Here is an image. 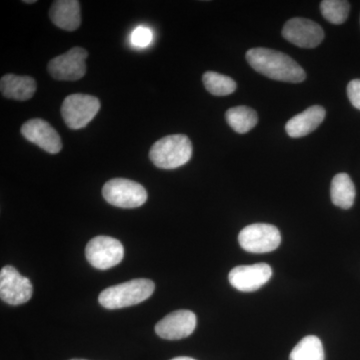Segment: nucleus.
<instances>
[{"mask_svg": "<svg viewBox=\"0 0 360 360\" xmlns=\"http://www.w3.org/2000/svg\"><path fill=\"white\" fill-rule=\"evenodd\" d=\"M246 59L253 70L271 79L300 84L307 78L302 66L283 52L258 47L250 49Z\"/></svg>", "mask_w": 360, "mask_h": 360, "instance_id": "obj_1", "label": "nucleus"}, {"mask_svg": "<svg viewBox=\"0 0 360 360\" xmlns=\"http://www.w3.org/2000/svg\"><path fill=\"white\" fill-rule=\"evenodd\" d=\"M155 284L150 279H132L127 283L110 286L101 291L98 302L104 309H124L148 300L155 292Z\"/></svg>", "mask_w": 360, "mask_h": 360, "instance_id": "obj_2", "label": "nucleus"}, {"mask_svg": "<svg viewBox=\"0 0 360 360\" xmlns=\"http://www.w3.org/2000/svg\"><path fill=\"white\" fill-rule=\"evenodd\" d=\"M193 144L184 134H172L163 137L153 144L149 158L155 167L162 169H174L191 160Z\"/></svg>", "mask_w": 360, "mask_h": 360, "instance_id": "obj_3", "label": "nucleus"}, {"mask_svg": "<svg viewBox=\"0 0 360 360\" xmlns=\"http://www.w3.org/2000/svg\"><path fill=\"white\" fill-rule=\"evenodd\" d=\"M101 110V101L89 94L68 96L61 106L63 120L71 129H84Z\"/></svg>", "mask_w": 360, "mask_h": 360, "instance_id": "obj_4", "label": "nucleus"}, {"mask_svg": "<svg viewBox=\"0 0 360 360\" xmlns=\"http://www.w3.org/2000/svg\"><path fill=\"white\" fill-rule=\"evenodd\" d=\"M104 200L111 205L122 208H136L148 200V193L141 184L134 180L113 179L103 188Z\"/></svg>", "mask_w": 360, "mask_h": 360, "instance_id": "obj_5", "label": "nucleus"}, {"mask_svg": "<svg viewBox=\"0 0 360 360\" xmlns=\"http://www.w3.org/2000/svg\"><path fill=\"white\" fill-rule=\"evenodd\" d=\"M85 257L96 269H110L122 262L124 248L118 239L99 236L87 243Z\"/></svg>", "mask_w": 360, "mask_h": 360, "instance_id": "obj_6", "label": "nucleus"}, {"mask_svg": "<svg viewBox=\"0 0 360 360\" xmlns=\"http://www.w3.org/2000/svg\"><path fill=\"white\" fill-rule=\"evenodd\" d=\"M239 245L250 253H267L276 250L281 243V232L274 225H248L238 236Z\"/></svg>", "mask_w": 360, "mask_h": 360, "instance_id": "obj_7", "label": "nucleus"}, {"mask_svg": "<svg viewBox=\"0 0 360 360\" xmlns=\"http://www.w3.org/2000/svg\"><path fill=\"white\" fill-rule=\"evenodd\" d=\"M89 52L82 47H73L70 51L52 58L49 63V72L54 79L75 82L86 73Z\"/></svg>", "mask_w": 360, "mask_h": 360, "instance_id": "obj_8", "label": "nucleus"}, {"mask_svg": "<svg viewBox=\"0 0 360 360\" xmlns=\"http://www.w3.org/2000/svg\"><path fill=\"white\" fill-rule=\"evenodd\" d=\"M32 284L13 266H4L0 271V297L11 305H20L30 300Z\"/></svg>", "mask_w": 360, "mask_h": 360, "instance_id": "obj_9", "label": "nucleus"}, {"mask_svg": "<svg viewBox=\"0 0 360 360\" xmlns=\"http://www.w3.org/2000/svg\"><path fill=\"white\" fill-rule=\"evenodd\" d=\"M283 37L302 49H314L321 44L324 32L321 25L307 18L290 20L283 26Z\"/></svg>", "mask_w": 360, "mask_h": 360, "instance_id": "obj_10", "label": "nucleus"}, {"mask_svg": "<svg viewBox=\"0 0 360 360\" xmlns=\"http://www.w3.org/2000/svg\"><path fill=\"white\" fill-rule=\"evenodd\" d=\"M196 315L191 310H176L163 317L155 326L156 335L163 340H179L195 330Z\"/></svg>", "mask_w": 360, "mask_h": 360, "instance_id": "obj_11", "label": "nucleus"}, {"mask_svg": "<svg viewBox=\"0 0 360 360\" xmlns=\"http://www.w3.org/2000/svg\"><path fill=\"white\" fill-rule=\"evenodd\" d=\"M271 276L272 269L269 264L241 265L229 272V281L236 290L253 292L269 283Z\"/></svg>", "mask_w": 360, "mask_h": 360, "instance_id": "obj_12", "label": "nucleus"}, {"mask_svg": "<svg viewBox=\"0 0 360 360\" xmlns=\"http://www.w3.org/2000/svg\"><path fill=\"white\" fill-rule=\"evenodd\" d=\"M21 134L28 141L37 144L51 155H56L63 149V142L58 132L49 122L40 118L26 122L21 127Z\"/></svg>", "mask_w": 360, "mask_h": 360, "instance_id": "obj_13", "label": "nucleus"}, {"mask_svg": "<svg viewBox=\"0 0 360 360\" xmlns=\"http://www.w3.org/2000/svg\"><path fill=\"white\" fill-rule=\"evenodd\" d=\"M49 18L58 27L75 32L82 23L80 4L77 0H58L49 9Z\"/></svg>", "mask_w": 360, "mask_h": 360, "instance_id": "obj_14", "label": "nucleus"}, {"mask_svg": "<svg viewBox=\"0 0 360 360\" xmlns=\"http://www.w3.org/2000/svg\"><path fill=\"white\" fill-rule=\"evenodd\" d=\"M326 115V110L322 106H311L300 115L293 116L286 123V132L292 139H300L311 134L323 122Z\"/></svg>", "mask_w": 360, "mask_h": 360, "instance_id": "obj_15", "label": "nucleus"}, {"mask_svg": "<svg viewBox=\"0 0 360 360\" xmlns=\"http://www.w3.org/2000/svg\"><path fill=\"white\" fill-rule=\"evenodd\" d=\"M37 87V82L30 77L6 75L0 80L2 96L14 101H28L34 96Z\"/></svg>", "mask_w": 360, "mask_h": 360, "instance_id": "obj_16", "label": "nucleus"}, {"mask_svg": "<svg viewBox=\"0 0 360 360\" xmlns=\"http://www.w3.org/2000/svg\"><path fill=\"white\" fill-rule=\"evenodd\" d=\"M331 201L333 205L349 210L354 205L356 191L349 175L338 174L333 177L330 188Z\"/></svg>", "mask_w": 360, "mask_h": 360, "instance_id": "obj_17", "label": "nucleus"}, {"mask_svg": "<svg viewBox=\"0 0 360 360\" xmlns=\"http://www.w3.org/2000/svg\"><path fill=\"white\" fill-rule=\"evenodd\" d=\"M226 122L229 127L238 134H248L257 124V111L248 106H236L226 111Z\"/></svg>", "mask_w": 360, "mask_h": 360, "instance_id": "obj_18", "label": "nucleus"}, {"mask_svg": "<svg viewBox=\"0 0 360 360\" xmlns=\"http://www.w3.org/2000/svg\"><path fill=\"white\" fill-rule=\"evenodd\" d=\"M323 345L317 336L309 335L296 345L290 360H324Z\"/></svg>", "mask_w": 360, "mask_h": 360, "instance_id": "obj_19", "label": "nucleus"}, {"mask_svg": "<svg viewBox=\"0 0 360 360\" xmlns=\"http://www.w3.org/2000/svg\"><path fill=\"white\" fill-rule=\"evenodd\" d=\"M203 84L210 94L215 96H225L233 94L236 89V82L226 75L214 71H207L203 75Z\"/></svg>", "mask_w": 360, "mask_h": 360, "instance_id": "obj_20", "label": "nucleus"}, {"mask_svg": "<svg viewBox=\"0 0 360 360\" xmlns=\"http://www.w3.org/2000/svg\"><path fill=\"white\" fill-rule=\"evenodd\" d=\"M350 4L345 0H323L321 4L322 16L333 25L345 22L349 15Z\"/></svg>", "mask_w": 360, "mask_h": 360, "instance_id": "obj_21", "label": "nucleus"}, {"mask_svg": "<svg viewBox=\"0 0 360 360\" xmlns=\"http://www.w3.org/2000/svg\"><path fill=\"white\" fill-rule=\"evenodd\" d=\"M130 40L134 46L143 49V47L148 46L153 41V32L148 27L139 26L132 32Z\"/></svg>", "mask_w": 360, "mask_h": 360, "instance_id": "obj_22", "label": "nucleus"}, {"mask_svg": "<svg viewBox=\"0 0 360 360\" xmlns=\"http://www.w3.org/2000/svg\"><path fill=\"white\" fill-rule=\"evenodd\" d=\"M347 96L350 103L360 110V79H354L347 85Z\"/></svg>", "mask_w": 360, "mask_h": 360, "instance_id": "obj_23", "label": "nucleus"}, {"mask_svg": "<svg viewBox=\"0 0 360 360\" xmlns=\"http://www.w3.org/2000/svg\"><path fill=\"white\" fill-rule=\"evenodd\" d=\"M170 360H195V359H191V357L180 356V357H175V359H172Z\"/></svg>", "mask_w": 360, "mask_h": 360, "instance_id": "obj_24", "label": "nucleus"}, {"mask_svg": "<svg viewBox=\"0 0 360 360\" xmlns=\"http://www.w3.org/2000/svg\"><path fill=\"white\" fill-rule=\"evenodd\" d=\"M23 2H25V4H35V2H37V1H35V0H32V1H28V0H27V1H23Z\"/></svg>", "mask_w": 360, "mask_h": 360, "instance_id": "obj_25", "label": "nucleus"}, {"mask_svg": "<svg viewBox=\"0 0 360 360\" xmlns=\"http://www.w3.org/2000/svg\"><path fill=\"white\" fill-rule=\"evenodd\" d=\"M70 360H86V359H70Z\"/></svg>", "mask_w": 360, "mask_h": 360, "instance_id": "obj_26", "label": "nucleus"}]
</instances>
